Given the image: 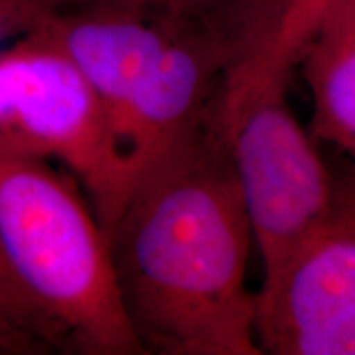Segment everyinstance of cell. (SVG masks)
I'll use <instances>...</instances> for the list:
<instances>
[{
	"label": "cell",
	"mask_w": 355,
	"mask_h": 355,
	"mask_svg": "<svg viewBox=\"0 0 355 355\" xmlns=\"http://www.w3.org/2000/svg\"><path fill=\"white\" fill-rule=\"evenodd\" d=\"M296 66L313 97V137L355 155V0L326 8Z\"/></svg>",
	"instance_id": "cell-7"
},
{
	"label": "cell",
	"mask_w": 355,
	"mask_h": 355,
	"mask_svg": "<svg viewBox=\"0 0 355 355\" xmlns=\"http://www.w3.org/2000/svg\"><path fill=\"white\" fill-rule=\"evenodd\" d=\"M55 12H114L146 19H209L265 8L283 0H43Z\"/></svg>",
	"instance_id": "cell-10"
},
{
	"label": "cell",
	"mask_w": 355,
	"mask_h": 355,
	"mask_svg": "<svg viewBox=\"0 0 355 355\" xmlns=\"http://www.w3.org/2000/svg\"><path fill=\"white\" fill-rule=\"evenodd\" d=\"M42 10V0H0V44L28 33Z\"/></svg>",
	"instance_id": "cell-11"
},
{
	"label": "cell",
	"mask_w": 355,
	"mask_h": 355,
	"mask_svg": "<svg viewBox=\"0 0 355 355\" xmlns=\"http://www.w3.org/2000/svg\"><path fill=\"white\" fill-rule=\"evenodd\" d=\"M252 243L212 112L140 173L109 232L123 309L145 355H261L247 288Z\"/></svg>",
	"instance_id": "cell-1"
},
{
	"label": "cell",
	"mask_w": 355,
	"mask_h": 355,
	"mask_svg": "<svg viewBox=\"0 0 355 355\" xmlns=\"http://www.w3.org/2000/svg\"><path fill=\"white\" fill-rule=\"evenodd\" d=\"M0 148L66 168L109 239L132 168L94 89L35 30L0 44Z\"/></svg>",
	"instance_id": "cell-4"
},
{
	"label": "cell",
	"mask_w": 355,
	"mask_h": 355,
	"mask_svg": "<svg viewBox=\"0 0 355 355\" xmlns=\"http://www.w3.org/2000/svg\"><path fill=\"white\" fill-rule=\"evenodd\" d=\"M181 20L114 12L44 10L32 30L55 43L81 71L104 104L117 135L128 102Z\"/></svg>",
	"instance_id": "cell-6"
},
{
	"label": "cell",
	"mask_w": 355,
	"mask_h": 355,
	"mask_svg": "<svg viewBox=\"0 0 355 355\" xmlns=\"http://www.w3.org/2000/svg\"><path fill=\"white\" fill-rule=\"evenodd\" d=\"M0 255L64 354L145 355L123 309L109 239L71 175L0 148Z\"/></svg>",
	"instance_id": "cell-2"
},
{
	"label": "cell",
	"mask_w": 355,
	"mask_h": 355,
	"mask_svg": "<svg viewBox=\"0 0 355 355\" xmlns=\"http://www.w3.org/2000/svg\"><path fill=\"white\" fill-rule=\"evenodd\" d=\"M329 219L355 234V171L347 176L334 178V199Z\"/></svg>",
	"instance_id": "cell-12"
},
{
	"label": "cell",
	"mask_w": 355,
	"mask_h": 355,
	"mask_svg": "<svg viewBox=\"0 0 355 355\" xmlns=\"http://www.w3.org/2000/svg\"><path fill=\"white\" fill-rule=\"evenodd\" d=\"M261 354L355 355V234L329 219L255 295Z\"/></svg>",
	"instance_id": "cell-5"
},
{
	"label": "cell",
	"mask_w": 355,
	"mask_h": 355,
	"mask_svg": "<svg viewBox=\"0 0 355 355\" xmlns=\"http://www.w3.org/2000/svg\"><path fill=\"white\" fill-rule=\"evenodd\" d=\"M332 2L334 0H283L272 30L248 56V64L270 76H291L301 51Z\"/></svg>",
	"instance_id": "cell-9"
},
{
	"label": "cell",
	"mask_w": 355,
	"mask_h": 355,
	"mask_svg": "<svg viewBox=\"0 0 355 355\" xmlns=\"http://www.w3.org/2000/svg\"><path fill=\"white\" fill-rule=\"evenodd\" d=\"M64 354L56 331L12 278L0 255V355Z\"/></svg>",
	"instance_id": "cell-8"
},
{
	"label": "cell",
	"mask_w": 355,
	"mask_h": 355,
	"mask_svg": "<svg viewBox=\"0 0 355 355\" xmlns=\"http://www.w3.org/2000/svg\"><path fill=\"white\" fill-rule=\"evenodd\" d=\"M288 81L257 73L242 61L214 109L263 282L329 220L334 199V176L286 101Z\"/></svg>",
	"instance_id": "cell-3"
}]
</instances>
